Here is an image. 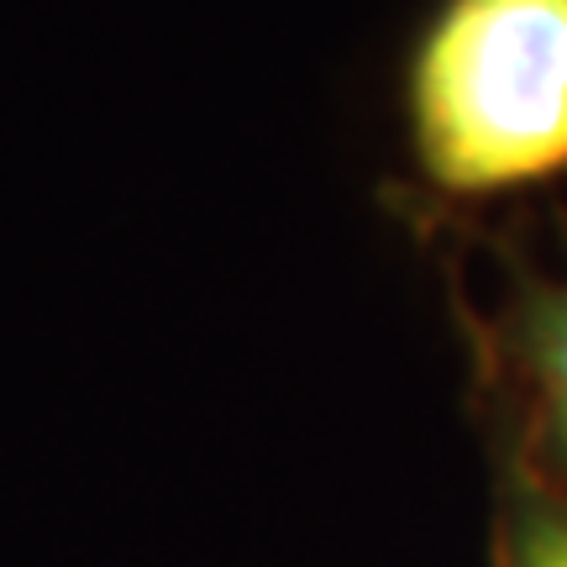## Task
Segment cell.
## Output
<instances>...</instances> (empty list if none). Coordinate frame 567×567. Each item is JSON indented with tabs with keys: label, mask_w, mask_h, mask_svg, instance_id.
Returning a JSON list of instances; mask_svg holds the SVG:
<instances>
[{
	"label": "cell",
	"mask_w": 567,
	"mask_h": 567,
	"mask_svg": "<svg viewBox=\"0 0 567 567\" xmlns=\"http://www.w3.org/2000/svg\"><path fill=\"white\" fill-rule=\"evenodd\" d=\"M410 132L446 195L567 168V0H446L415 42Z\"/></svg>",
	"instance_id": "obj_1"
},
{
	"label": "cell",
	"mask_w": 567,
	"mask_h": 567,
	"mask_svg": "<svg viewBox=\"0 0 567 567\" xmlns=\"http://www.w3.org/2000/svg\"><path fill=\"white\" fill-rule=\"evenodd\" d=\"M515 342H520V358L547 405L551 431L567 446V284H536L520 300Z\"/></svg>",
	"instance_id": "obj_2"
},
{
	"label": "cell",
	"mask_w": 567,
	"mask_h": 567,
	"mask_svg": "<svg viewBox=\"0 0 567 567\" xmlns=\"http://www.w3.org/2000/svg\"><path fill=\"white\" fill-rule=\"evenodd\" d=\"M509 567H567V509L530 505L509 536Z\"/></svg>",
	"instance_id": "obj_3"
}]
</instances>
